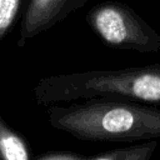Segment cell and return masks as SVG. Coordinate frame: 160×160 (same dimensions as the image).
<instances>
[{
	"label": "cell",
	"mask_w": 160,
	"mask_h": 160,
	"mask_svg": "<svg viewBox=\"0 0 160 160\" xmlns=\"http://www.w3.org/2000/svg\"><path fill=\"white\" fill-rule=\"evenodd\" d=\"M0 160H29L24 140L0 118Z\"/></svg>",
	"instance_id": "5b68a950"
},
{
	"label": "cell",
	"mask_w": 160,
	"mask_h": 160,
	"mask_svg": "<svg viewBox=\"0 0 160 160\" xmlns=\"http://www.w3.org/2000/svg\"><path fill=\"white\" fill-rule=\"evenodd\" d=\"M86 21L110 48L142 54L160 51V35L122 2L105 1L95 5L86 14Z\"/></svg>",
	"instance_id": "3957f363"
},
{
	"label": "cell",
	"mask_w": 160,
	"mask_h": 160,
	"mask_svg": "<svg viewBox=\"0 0 160 160\" xmlns=\"http://www.w3.org/2000/svg\"><path fill=\"white\" fill-rule=\"evenodd\" d=\"M39 104L115 98L160 106V64L46 76L34 88Z\"/></svg>",
	"instance_id": "7a4b0ae2"
},
{
	"label": "cell",
	"mask_w": 160,
	"mask_h": 160,
	"mask_svg": "<svg viewBox=\"0 0 160 160\" xmlns=\"http://www.w3.org/2000/svg\"><path fill=\"white\" fill-rule=\"evenodd\" d=\"M158 148L156 140H148L128 148L114 149L100 154L89 160H151L152 154Z\"/></svg>",
	"instance_id": "8992f818"
},
{
	"label": "cell",
	"mask_w": 160,
	"mask_h": 160,
	"mask_svg": "<svg viewBox=\"0 0 160 160\" xmlns=\"http://www.w3.org/2000/svg\"><path fill=\"white\" fill-rule=\"evenodd\" d=\"M89 0H30L21 20L19 46L52 28Z\"/></svg>",
	"instance_id": "277c9868"
},
{
	"label": "cell",
	"mask_w": 160,
	"mask_h": 160,
	"mask_svg": "<svg viewBox=\"0 0 160 160\" xmlns=\"http://www.w3.org/2000/svg\"><path fill=\"white\" fill-rule=\"evenodd\" d=\"M24 4L25 0H0V40L12 26Z\"/></svg>",
	"instance_id": "52a82bcc"
},
{
	"label": "cell",
	"mask_w": 160,
	"mask_h": 160,
	"mask_svg": "<svg viewBox=\"0 0 160 160\" xmlns=\"http://www.w3.org/2000/svg\"><path fill=\"white\" fill-rule=\"evenodd\" d=\"M49 124L82 141H138L160 138V109L115 98H91L68 106L51 105Z\"/></svg>",
	"instance_id": "6da1fadb"
}]
</instances>
